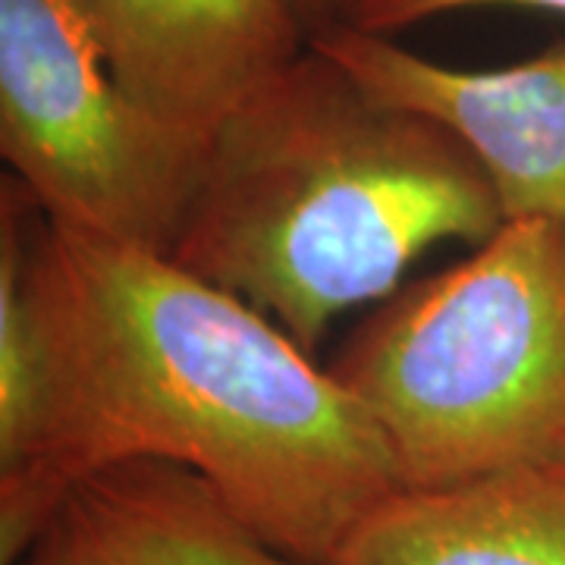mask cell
Masks as SVG:
<instances>
[{"label": "cell", "mask_w": 565, "mask_h": 565, "mask_svg": "<svg viewBox=\"0 0 565 565\" xmlns=\"http://www.w3.org/2000/svg\"><path fill=\"white\" fill-rule=\"evenodd\" d=\"M204 145L132 104L85 0H0V154L44 217L170 255Z\"/></svg>", "instance_id": "obj_4"}, {"label": "cell", "mask_w": 565, "mask_h": 565, "mask_svg": "<svg viewBox=\"0 0 565 565\" xmlns=\"http://www.w3.org/2000/svg\"><path fill=\"white\" fill-rule=\"evenodd\" d=\"M330 374L377 422L403 490L565 462V226L505 221L393 292Z\"/></svg>", "instance_id": "obj_3"}, {"label": "cell", "mask_w": 565, "mask_h": 565, "mask_svg": "<svg viewBox=\"0 0 565 565\" xmlns=\"http://www.w3.org/2000/svg\"><path fill=\"white\" fill-rule=\"evenodd\" d=\"M308 47L377 102L446 126L481 163L505 221L565 226V44L509 66L459 70L337 22Z\"/></svg>", "instance_id": "obj_5"}, {"label": "cell", "mask_w": 565, "mask_h": 565, "mask_svg": "<svg viewBox=\"0 0 565 565\" xmlns=\"http://www.w3.org/2000/svg\"><path fill=\"white\" fill-rule=\"evenodd\" d=\"M120 88L148 117L207 141L296 57L286 0H85Z\"/></svg>", "instance_id": "obj_6"}, {"label": "cell", "mask_w": 565, "mask_h": 565, "mask_svg": "<svg viewBox=\"0 0 565 565\" xmlns=\"http://www.w3.org/2000/svg\"><path fill=\"white\" fill-rule=\"evenodd\" d=\"M41 207L17 177L0 185V478L41 452L51 418V349L32 245Z\"/></svg>", "instance_id": "obj_9"}, {"label": "cell", "mask_w": 565, "mask_h": 565, "mask_svg": "<svg viewBox=\"0 0 565 565\" xmlns=\"http://www.w3.org/2000/svg\"><path fill=\"white\" fill-rule=\"evenodd\" d=\"M333 565H565V462L399 490Z\"/></svg>", "instance_id": "obj_8"}, {"label": "cell", "mask_w": 565, "mask_h": 565, "mask_svg": "<svg viewBox=\"0 0 565 565\" xmlns=\"http://www.w3.org/2000/svg\"><path fill=\"white\" fill-rule=\"evenodd\" d=\"M475 7H527V10L565 13V0H352L345 22L364 32L393 35L415 22L446 17L456 10H475Z\"/></svg>", "instance_id": "obj_10"}, {"label": "cell", "mask_w": 565, "mask_h": 565, "mask_svg": "<svg viewBox=\"0 0 565 565\" xmlns=\"http://www.w3.org/2000/svg\"><path fill=\"white\" fill-rule=\"evenodd\" d=\"M17 565H315L264 541L202 475L104 465L63 497Z\"/></svg>", "instance_id": "obj_7"}, {"label": "cell", "mask_w": 565, "mask_h": 565, "mask_svg": "<svg viewBox=\"0 0 565 565\" xmlns=\"http://www.w3.org/2000/svg\"><path fill=\"white\" fill-rule=\"evenodd\" d=\"M32 267L51 418L39 456L0 478V565L82 478L129 459L202 475L267 544L315 565L403 490L371 412L239 296L44 214Z\"/></svg>", "instance_id": "obj_1"}, {"label": "cell", "mask_w": 565, "mask_h": 565, "mask_svg": "<svg viewBox=\"0 0 565 565\" xmlns=\"http://www.w3.org/2000/svg\"><path fill=\"white\" fill-rule=\"evenodd\" d=\"M505 223L446 126L377 102L315 47L211 132L170 258L315 352L337 315L393 296L437 243Z\"/></svg>", "instance_id": "obj_2"}, {"label": "cell", "mask_w": 565, "mask_h": 565, "mask_svg": "<svg viewBox=\"0 0 565 565\" xmlns=\"http://www.w3.org/2000/svg\"><path fill=\"white\" fill-rule=\"evenodd\" d=\"M292 7V13L299 17V22L305 25L308 39L315 32H321L327 25H337V22H345L349 17V7L352 0H286Z\"/></svg>", "instance_id": "obj_11"}]
</instances>
